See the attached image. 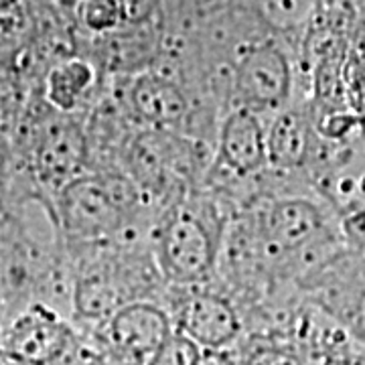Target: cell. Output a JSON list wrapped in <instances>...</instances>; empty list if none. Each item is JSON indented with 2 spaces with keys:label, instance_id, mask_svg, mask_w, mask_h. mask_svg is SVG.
<instances>
[{
  "label": "cell",
  "instance_id": "1",
  "mask_svg": "<svg viewBox=\"0 0 365 365\" xmlns=\"http://www.w3.org/2000/svg\"><path fill=\"white\" fill-rule=\"evenodd\" d=\"M132 185L120 177H76L61 193V222L78 240H98L120 230L132 205Z\"/></svg>",
  "mask_w": 365,
  "mask_h": 365
},
{
  "label": "cell",
  "instance_id": "2",
  "mask_svg": "<svg viewBox=\"0 0 365 365\" xmlns=\"http://www.w3.org/2000/svg\"><path fill=\"white\" fill-rule=\"evenodd\" d=\"M160 270L179 284L203 280L217 254L215 235L193 209L177 207L167 215L157 235Z\"/></svg>",
  "mask_w": 365,
  "mask_h": 365
},
{
  "label": "cell",
  "instance_id": "3",
  "mask_svg": "<svg viewBox=\"0 0 365 365\" xmlns=\"http://www.w3.org/2000/svg\"><path fill=\"white\" fill-rule=\"evenodd\" d=\"M173 333L169 314L153 302H126L110 314L106 341L126 365H146Z\"/></svg>",
  "mask_w": 365,
  "mask_h": 365
},
{
  "label": "cell",
  "instance_id": "4",
  "mask_svg": "<svg viewBox=\"0 0 365 365\" xmlns=\"http://www.w3.org/2000/svg\"><path fill=\"white\" fill-rule=\"evenodd\" d=\"M235 90L248 110H276L287 104L292 90V71L284 53L274 45L246 51L235 69Z\"/></svg>",
  "mask_w": 365,
  "mask_h": 365
},
{
  "label": "cell",
  "instance_id": "5",
  "mask_svg": "<svg viewBox=\"0 0 365 365\" xmlns=\"http://www.w3.org/2000/svg\"><path fill=\"white\" fill-rule=\"evenodd\" d=\"M177 331L201 349H223L237 339L242 323L227 300L217 294L197 292L181 304Z\"/></svg>",
  "mask_w": 365,
  "mask_h": 365
},
{
  "label": "cell",
  "instance_id": "6",
  "mask_svg": "<svg viewBox=\"0 0 365 365\" xmlns=\"http://www.w3.org/2000/svg\"><path fill=\"white\" fill-rule=\"evenodd\" d=\"M73 341L71 329L43 307L23 314L11 329L6 349L29 365H49L63 357Z\"/></svg>",
  "mask_w": 365,
  "mask_h": 365
},
{
  "label": "cell",
  "instance_id": "7",
  "mask_svg": "<svg viewBox=\"0 0 365 365\" xmlns=\"http://www.w3.org/2000/svg\"><path fill=\"white\" fill-rule=\"evenodd\" d=\"M220 158L237 175H252L268 165L266 132L252 110L240 108L225 118L220 134Z\"/></svg>",
  "mask_w": 365,
  "mask_h": 365
},
{
  "label": "cell",
  "instance_id": "8",
  "mask_svg": "<svg viewBox=\"0 0 365 365\" xmlns=\"http://www.w3.org/2000/svg\"><path fill=\"white\" fill-rule=\"evenodd\" d=\"M130 104L138 116L155 126H177L189 112V102L181 88L155 73H144L134 79Z\"/></svg>",
  "mask_w": 365,
  "mask_h": 365
},
{
  "label": "cell",
  "instance_id": "9",
  "mask_svg": "<svg viewBox=\"0 0 365 365\" xmlns=\"http://www.w3.org/2000/svg\"><path fill=\"white\" fill-rule=\"evenodd\" d=\"M323 227V215L317 205L304 199H284L274 203L266 217V234L274 248L294 252L307 246Z\"/></svg>",
  "mask_w": 365,
  "mask_h": 365
},
{
  "label": "cell",
  "instance_id": "10",
  "mask_svg": "<svg viewBox=\"0 0 365 365\" xmlns=\"http://www.w3.org/2000/svg\"><path fill=\"white\" fill-rule=\"evenodd\" d=\"M83 140L76 126L57 124L45 132L37 150V163L43 179L66 187L76 179V173L83 163Z\"/></svg>",
  "mask_w": 365,
  "mask_h": 365
},
{
  "label": "cell",
  "instance_id": "11",
  "mask_svg": "<svg viewBox=\"0 0 365 365\" xmlns=\"http://www.w3.org/2000/svg\"><path fill=\"white\" fill-rule=\"evenodd\" d=\"M311 148V122L300 110H282L266 132L268 165L278 169L300 167Z\"/></svg>",
  "mask_w": 365,
  "mask_h": 365
},
{
  "label": "cell",
  "instance_id": "12",
  "mask_svg": "<svg viewBox=\"0 0 365 365\" xmlns=\"http://www.w3.org/2000/svg\"><path fill=\"white\" fill-rule=\"evenodd\" d=\"M96 81V69L91 63L71 57L53 67L47 76V100L57 112L76 110Z\"/></svg>",
  "mask_w": 365,
  "mask_h": 365
},
{
  "label": "cell",
  "instance_id": "13",
  "mask_svg": "<svg viewBox=\"0 0 365 365\" xmlns=\"http://www.w3.org/2000/svg\"><path fill=\"white\" fill-rule=\"evenodd\" d=\"M78 19L90 33H112L124 23L122 0H78Z\"/></svg>",
  "mask_w": 365,
  "mask_h": 365
},
{
  "label": "cell",
  "instance_id": "14",
  "mask_svg": "<svg viewBox=\"0 0 365 365\" xmlns=\"http://www.w3.org/2000/svg\"><path fill=\"white\" fill-rule=\"evenodd\" d=\"M201 347L185 337L179 331H173L157 351L150 355L146 365H195Z\"/></svg>",
  "mask_w": 365,
  "mask_h": 365
},
{
  "label": "cell",
  "instance_id": "15",
  "mask_svg": "<svg viewBox=\"0 0 365 365\" xmlns=\"http://www.w3.org/2000/svg\"><path fill=\"white\" fill-rule=\"evenodd\" d=\"M258 4L264 16L278 26H292L311 9V0H258Z\"/></svg>",
  "mask_w": 365,
  "mask_h": 365
},
{
  "label": "cell",
  "instance_id": "16",
  "mask_svg": "<svg viewBox=\"0 0 365 365\" xmlns=\"http://www.w3.org/2000/svg\"><path fill=\"white\" fill-rule=\"evenodd\" d=\"M244 365H304L300 355L280 345H258L246 355Z\"/></svg>",
  "mask_w": 365,
  "mask_h": 365
},
{
  "label": "cell",
  "instance_id": "17",
  "mask_svg": "<svg viewBox=\"0 0 365 365\" xmlns=\"http://www.w3.org/2000/svg\"><path fill=\"white\" fill-rule=\"evenodd\" d=\"M323 122L325 124L321 126V132L325 136H329V138H345L355 128L357 116L355 114H347V112H333Z\"/></svg>",
  "mask_w": 365,
  "mask_h": 365
},
{
  "label": "cell",
  "instance_id": "18",
  "mask_svg": "<svg viewBox=\"0 0 365 365\" xmlns=\"http://www.w3.org/2000/svg\"><path fill=\"white\" fill-rule=\"evenodd\" d=\"M158 0H122V9H124V21L130 23H143L144 19H148L155 13Z\"/></svg>",
  "mask_w": 365,
  "mask_h": 365
},
{
  "label": "cell",
  "instance_id": "19",
  "mask_svg": "<svg viewBox=\"0 0 365 365\" xmlns=\"http://www.w3.org/2000/svg\"><path fill=\"white\" fill-rule=\"evenodd\" d=\"M195 365H237L223 349H201Z\"/></svg>",
  "mask_w": 365,
  "mask_h": 365
},
{
  "label": "cell",
  "instance_id": "20",
  "mask_svg": "<svg viewBox=\"0 0 365 365\" xmlns=\"http://www.w3.org/2000/svg\"><path fill=\"white\" fill-rule=\"evenodd\" d=\"M321 365H364V355L351 351L331 353Z\"/></svg>",
  "mask_w": 365,
  "mask_h": 365
},
{
  "label": "cell",
  "instance_id": "21",
  "mask_svg": "<svg viewBox=\"0 0 365 365\" xmlns=\"http://www.w3.org/2000/svg\"><path fill=\"white\" fill-rule=\"evenodd\" d=\"M9 157H11L9 140H6V138H4V134L0 132V175H2V170H4L6 163H9Z\"/></svg>",
  "mask_w": 365,
  "mask_h": 365
},
{
  "label": "cell",
  "instance_id": "22",
  "mask_svg": "<svg viewBox=\"0 0 365 365\" xmlns=\"http://www.w3.org/2000/svg\"><path fill=\"white\" fill-rule=\"evenodd\" d=\"M0 365H29L9 349H0Z\"/></svg>",
  "mask_w": 365,
  "mask_h": 365
},
{
  "label": "cell",
  "instance_id": "23",
  "mask_svg": "<svg viewBox=\"0 0 365 365\" xmlns=\"http://www.w3.org/2000/svg\"><path fill=\"white\" fill-rule=\"evenodd\" d=\"M14 4H16V0H0V11H11Z\"/></svg>",
  "mask_w": 365,
  "mask_h": 365
},
{
  "label": "cell",
  "instance_id": "24",
  "mask_svg": "<svg viewBox=\"0 0 365 365\" xmlns=\"http://www.w3.org/2000/svg\"><path fill=\"white\" fill-rule=\"evenodd\" d=\"M71 2H78V0H71Z\"/></svg>",
  "mask_w": 365,
  "mask_h": 365
}]
</instances>
